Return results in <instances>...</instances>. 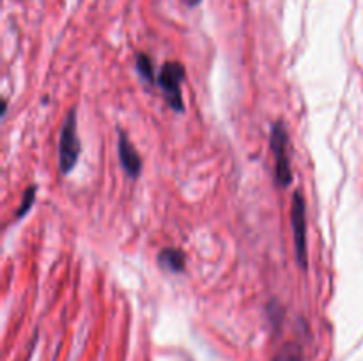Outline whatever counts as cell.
I'll return each instance as SVG.
<instances>
[{
  "label": "cell",
  "mask_w": 363,
  "mask_h": 361,
  "mask_svg": "<svg viewBox=\"0 0 363 361\" xmlns=\"http://www.w3.org/2000/svg\"><path fill=\"white\" fill-rule=\"evenodd\" d=\"M269 149L275 158V183L279 188H287L293 183L289 161V134L286 124L277 120L269 131Z\"/></svg>",
  "instance_id": "cell-1"
},
{
  "label": "cell",
  "mask_w": 363,
  "mask_h": 361,
  "mask_svg": "<svg viewBox=\"0 0 363 361\" xmlns=\"http://www.w3.org/2000/svg\"><path fill=\"white\" fill-rule=\"evenodd\" d=\"M80 152L82 144L77 131V112L69 110L59 133V170L62 176L69 173L77 166Z\"/></svg>",
  "instance_id": "cell-2"
},
{
  "label": "cell",
  "mask_w": 363,
  "mask_h": 361,
  "mask_svg": "<svg viewBox=\"0 0 363 361\" xmlns=\"http://www.w3.org/2000/svg\"><path fill=\"white\" fill-rule=\"evenodd\" d=\"M184 76H186V69L177 60L163 64L158 76H156V85L163 91L170 108L177 113L184 112L183 92H181V84L184 81Z\"/></svg>",
  "instance_id": "cell-3"
},
{
  "label": "cell",
  "mask_w": 363,
  "mask_h": 361,
  "mask_svg": "<svg viewBox=\"0 0 363 361\" xmlns=\"http://www.w3.org/2000/svg\"><path fill=\"white\" fill-rule=\"evenodd\" d=\"M305 198L300 191L293 195V205H291V227H293L294 236V251H296V260L301 269H307V219H305Z\"/></svg>",
  "instance_id": "cell-4"
},
{
  "label": "cell",
  "mask_w": 363,
  "mask_h": 361,
  "mask_svg": "<svg viewBox=\"0 0 363 361\" xmlns=\"http://www.w3.org/2000/svg\"><path fill=\"white\" fill-rule=\"evenodd\" d=\"M117 151H119V159L124 172H126L128 177H131V179H137L142 172V158L137 152V149L133 147V144L130 142V138L124 133L119 134Z\"/></svg>",
  "instance_id": "cell-5"
},
{
  "label": "cell",
  "mask_w": 363,
  "mask_h": 361,
  "mask_svg": "<svg viewBox=\"0 0 363 361\" xmlns=\"http://www.w3.org/2000/svg\"><path fill=\"white\" fill-rule=\"evenodd\" d=\"M158 264L169 273H183L186 269V253L179 248H163L158 253Z\"/></svg>",
  "instance_id": "cell-6"
},
{
  "label": "cell",
  "mask_w": 363,
  "mask_h": 361,
  "mask_svg": "<svg viewBox=\"0 0 363 361\" xmlns=\"http://www.w3.org/2000/svg\"><path fill=\"white\" fill-rule=\"evenodd\" d=\"M135 67H137V73L140 74V78L145 81V84L156 85L155 66H152L151 57L145 55V53H137V59H135Z\"/></svg>",
  "instance_id": "cell-7"
},
{
  "label": "cell",
  "mask_w": 363,
  "mask_h": 361,
  "mask_svg": "<svg viewBox=\"0 0 363 361\" xmlns=\"http://www.w3.org/2000/svg\"><path fill=\"white\" fill-rule=\"evenodd\" d=\"M34 200H35V186H30V188H27V190H25L23 197H21V204H20V207H18V211H16V219L23 218V216L27 214L28 211H30Z\"/></svg>",
  "instance_id": "cell-8"
},
{
  "label": "cell",
  "mask_w": 363,
  "mask_h": 361,
  "mask_svg": "<svg viewBox=\"0 0 363 361\" xmlns=\"http://www.w3.org/2000/svg\"><path fill=\"white\" fill-rule=\"evenodd\" d=\"M275 361H301L300 347L289 345L286 350H282V354Z\"/></svg>",
  "instance_id": "cell-9"
},
{
  "label": "cell",
  "mask_w": 363,
  "mask_h": 361,
  "mask_svg": "<svg viewBox=\"0 0 363 361\" xmlns=\"http://www.w3.org/2000/svg\"><path fill=\"white\" fill-rule=\"evenodd\" d=\"M184 2H186L190 7H194V6H197V4L201 2V0H184Z\"/></svg>",
  "instance_id": "cell-10"
}]
</instances>
